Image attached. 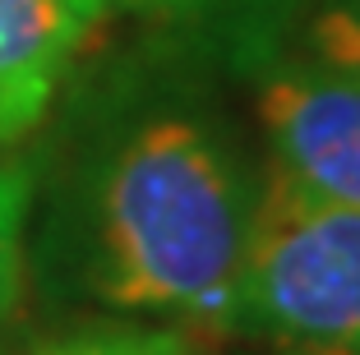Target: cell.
Returning <instances> with one entry per match:
<instances>
[{"instance_id": "6da1fadb", "label": "cell", "mask_w": 360, "mask_h": 355, "mask_svg": "<svg viewBox=\"0 0 360 355\" xmlns=\"http://www.w3.org/2000/svg\"><path fill=\"white\" fill-rule=\"evenodd\" d=\"M259 203L264 171L222 102L148 70L88 106L42 250L111 314L231 333Z\"/></svg>"}, {"instance_id": "7a4b0ae2", "label": "cell", "mask_w": 360, "mask_h": 355, "mask_svg": "<svg viewBox=\"0 0 360 355\" xmlns=\"http://www.w3.org/2000/svg\"><path fill=\"white\" fill-rule=\"evenodd\" d=\"M231 333L296 355H360V208L300 199L264 171Z\"/></svg>"}, {"instance_id": "3957f363", "label": "cell", "mask_w": 360, "mask_h": 355, "mask_svg": "<svg viewBox=\"0 0 360 355\" xmlns=\"http://www.w3.org/2000/svg\"><path fill=\"white\" fill-rule=\"evenodd\" d=\"M255 79V115L268 176L300 199L360 208V84L305 51H264L236 60Z\"/></svg>"}, {"instance_id": "277c9868", "label": "cell", "mask_w": 360, "mask_h": 355, "mask_svg": "<svg viewBox=\"0 0 360 355\" xmlns=\"http://www.w3.org/2000/svg\"><path fill=\"white\" fill-rule=\"evenodd\" d=\"M84 32L60 0H0V148L46 120Z\"/></svg>"}, {"instance_id": "5b68a950", "label": "cell", "mask_w": 360, "mask_h": 355, "mask_svg": "<svg viewBox=\"0 0 360 355\" xmlns=\"http://www.w3.org/2000/svg\"><path fill=\"white\" fill-rule=\"evenodd\" d=\"M139 19L180 37H208L226 46L231 60L277 46V32L291 19H305L314 0H120Z\"/></svg>"}, {"instance_id": "8992f818", "label": "cell", "mask_w": 360, "mask_h": 355, "mask_svg": "<svg viewBox=\"0 0 360 355\" xmlns=\"http://www.w3.org/2000/svg\"><path fill=\"white\" fill-rule=\"evenodd\" d=\"M28 355H208L199 337L171 323H143V318H106V323H79L37 342Z\"/></svg>"}, {"instance_id": "52a82bcc", "label": "cell", "mask_w": 360, "mask_h": 355, "mask_svg": "<svg viewBox=\"0 0 360 355\" xmlns=\"http://www.w3.org/2000/svg\"><path fill=\"white\" fill-rule=\"evenodd\" d=\"M28 208L32 176L23 162L0 157V337L14 323L28 277Z\"/></svg>"}, {"instance_id": "ba28073f", "label": "cell", "mask_w": 360, "mask_h": 355, "mask_svg": "<svg viewBox=\"0 0 360 355\" xmlns=\"http://www.w3.org/2000/svg\"><path fill=\"white\" fill-rule=\"evenodd\" d=\"M300 51L360 84V0H314L300 19Z\"/></svg>"}, {"instance_id": "9c48e42d", "label": "cell", "mask_w": 360, "mask_h": 355, "mask_svg": "<svg viewBox=\"0 0 360 355\" xmlns=\"http://www.w3.org/2000/svg\"><path fill=\"white\" fill-rule=\"evenodd\" d=\"M60 5H65L70 14H75V19L84 23V28H93V23L106 14V5H111V0H60Z\"/></svg>"}, {"instance_id": "30bf717a", "label": "cell", "mask_w": 360, "mask_h": 355, "mask_svg": "<svg viewBox=\"0 0 360 355\" xmlns=\"http://www.w3.org/2000/svg\"><path fill=\"white\" fill-rule=\"evenodd\" d=\"M273 355H296V351H273Z\"/></svg>"}]
</instances>
